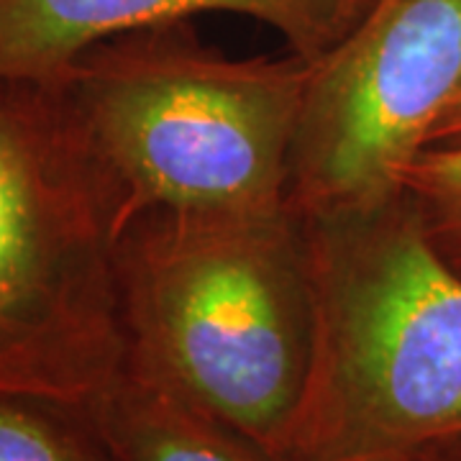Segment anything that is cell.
I'll return each instance as SVG.
<instances>
[{"label": "cell", "instance_id": "8992f818", "mask_svg": "<svg viewBox=\"0 0 461 461\" xmlns=\"http://www.w3.org/2000/svg\"><path fill=\"white\" fill-rule=\"evenodd\" d=\"M372 0H0V83H51L121 33L236 14L272 26L295 54L329 51Z\"/></svg>", "mask_w": 461, "mask_h": 461}, {"label": "cell", "instance_id": "7a4b0ae2", "mask_svg": "<svg viewBox=\"0 0 461 461\" xmlns=\"http://www.w3.org/2000/svg\"><path fill=\"white\" fill-rule=\"evenodd\" d=\"M305 221L313 357L280 461H362L461 436V275L411 198Z\"/></svg>", "mask_w": 461, "mask_h": 461}, {"label": "cell", "instance_id": "8fae6325", "mask_svg": "<svg viewBox=\"0 0 461 461\" xmlns=\"http://www.w3.org/2000/svg\"><path fill=\"white\" fill-rule=\"evenodd\" d=\"M362 461H441V454H438V444H433L429 446V448H420V451L390 454V456H375V459H362Z\"/></svg>", "mask_w": 461, "mask_h": 461}, {"label": "cell", "instance_id": "5b68a950", "mask_svg": "<svg viewBox=\"0 0 461 461\" xmlns=\"http://www.w3.org/2000/svg\"><path fill=\"white\" fill-rule=\"evenodd\" d=\"M461 90V0H372L311 59L287 205L303 218L402 193V172Z\"/></svg>", "mask_w": 461, "mask_h": 461}, {"label": "cell", "instance_id": "277c9868", "mask_svg": "<svg viewBox=\"0 0 461 461\" xmlns=\"http://www.w3.org/2000/svg\"><path fill=\"white\" fill-rule=\"evenodd\" d=\"M111 190L54 83H0V395L90 408L129 339Z\"/></svg>", "mask_w": 461, "mask_h": 461}, {"label": "cell", "instance_id": "ba28073f", "mask_svg": "<svg viewBox=\"0 0 461 461\" xmlns=\"http://www.w3.org/2000/svg\"><path fill=\"white\" fill-rule=\"evenodd\" d=\"M0 461H113L87 408L0 395Z\"/></svg>", "mask_w": 461, "mask_h": 461}, {"label": "cell", "instance_id": "30bf717a", "mask_svg": "<svg viewBox=\"0 0 461 461\" xmlns=\"http://www.w3.org/2000/svg\"><path fill=\"white\" fill-rule=\"evenodd\" d=\"M433 147H461V90L448 100V105L430 126L423 149Z\"/></svg>", "mask_w": 461, "mask_h": 461}, {"label": "cell", "instance_id": "9c48e42d", "mask_svg": "<svg viewBox=\"0 0 461 461\" xmlns=\"http://www.w3.org/2000/svg\"><path fill=\"white\" fill-rule=\"evenodd\" d=\"M402 193L433 249L461 275V147L420 149L402 172Z\"/></svg>", "mask_w": 461, "mask_h": 461}, {"label": "cell", "instance_id": "52a82bcc", "mask_svg": "<svg viewBox=\"0 0 461 461\" xmlns=\"http://www.w3.org/2000/svg\"><path fill=\"white\" fill-rule=\"evenodd\" d=\"M87 411L113 461H275L129 364Z\"/></svg>", "mask_w": 461, "mask_h": 461}, {"label": "cell", "instance_id": "6da1fadb", "mask_svg": "<svg viewBox=\"0 0 461 461\" xmlns=\"http://www.w3.org/2000/svg\"><path fill=\"white\" fill-rule=\"evenodd\" d=\"M115 257L126 364L280 461L313 357L303 215L151 211Z\"/></svg>", "mask_w": 461, "mask_h": 461}, {"label": "cell", "instance_id": "7c38bea8", "mask_svg": "<svg viewBox=\"0 0 461 461\" xmlns=\"http://www.w3.org/2000/svg\"><path fill=\"white\" fill-rule=\"evenodd\" d=\"M438 454L441 461H461V436L459 438H448L438 444Z\"/></svg>", "mask_w": 461, "mask_h": 461}, {"label": "cell", "instance_id": "3957f363", "mask_svg": "<svg viewBox=\"0 0 461 461\" xmlns=\"http://www.w3.org/2000/svg\"><path fill=\"white\" fill-rule=\"evenodd\" d=\"M311 59H233L187 21L121 33L51 80L111 190L118 241L151 211L287 205Z\"/></svg>", "mask_w": 461, "mask_h": 461}]
</instances>
